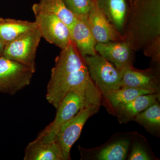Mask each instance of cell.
Returning a JSON list of instances; mask_svg holds the SVG:
<instances>
[{
	"mask_svg": "<svg viewBox=\"0 0 160 160\" xmlns=\"http://www.w3.org/2000/svg\"><path fill=\"white\" fill-rule=\"evenodd\" d=\"M84 58L71 42L55 59L46 98L55 109L71 89L91 81Z\"/></svg>",
	"mask_w": 160,
	"mask_h": 160,
	"instance_id": "6da1fadb",
	"label": "cell"
},
{
	"mask_svg": "<svg viewBox=\"0 0 160 160\" xmlns=\"http://www.w3.org/2000/svg\"><path fill=\"white\" fill-rule=\"evenodd\" d=\"M122 35L134 52L160 42V0H132Z\"/></svg>",
	"mask_w": 160,
	"mask_h": 160,
	"instance_id": "7a4b0ae2",
	"label": "cell"
},
{
	"mask_svg": "<svg viewBox=\"0 0 160 160\" xmlns=\"http://www.w3.org/2000/svg\"><path fill=\"white\" fill-rule=\"evenodd\" d=\"M102 95L92 80L71 89L57 108L54 120L40 132L38 137L54 141L59 129L64 123L82 109L102 105Z\"/></svg>",
	"mask_w": 160,
	"mask_h": 160,
	"instance_id": "3957f363",
	"label": "cell"
},
{
	"mask_svg": "<svg viewBox=\"0 0 160 160\" xmlns=\"http://www.w3.org/2000/svg\"><path fill=\"white\" fill-rule=\"evenodd\" d=\"M89 76L102 95L121 87V73L98 53L84 58Z\"/></svg>",
	"mask_w": 160,
	"mask_h": 160,
	"instance_id": "277c9868",
	"label": "cell"
},
{
	"mask_svg": "<svg viewBox=\"0 0 160 160\" xmlns=\"http://www.w3.org/2000/svg\"><path fill=\"white\" fill-rule=\"evenodd\" d=\"M101 105L89 106L80 110L61 126L55 138L62 160H69L70 150L80 137L83 127L89 118L98 112Z\"/></svg>",
	"mask_w": 160,
	"mask_h": 160,
	"instance_id": "5b68a950",
	"label": "cell"
},
{
	"mask_svg": "<svg viewBox=\"0 0 160 160\" xmlns=\"http://www.w3.org/2000/svg\"><path fill=\"white\" fill-rule=\"evenodd\" d=\"M34 72L5 57H0V92L11 95L29 86Z\"/></svg>",
	"mask_w": 160,
	"mask_h": 160,
	"instance_id": "8992f818",
	"label": "cell"
},
{
	"mask_svg": "<svg viewBox=\"0 0 160 160\" xmlns=\"http://www.w3.org/2000/svg\"><path fill=\"white\" fill-rule=\"evenodd\" d=\"M38 27L5 46L3 56L29 67L34 72L36 57L42 38Z\"/></svg>",
	"mask_w": 160,
	"mask_h": 160,
	"instance_id": "52a82bcc",
	"label": "cell"
},
{
	"mask_svg": "<svg viewBox=\"0 0 160 160\" xmlns=\"http://www.w3.org/2000/svg\"><path fill=\"white\" fill-rule=\"evenodd\" d=\"M42 38L48 42L65 49L72 42L69 27L55 15L44 12H33Z\"/></svg>",
	"mask_w": 160,
	"mask_h": 160,
	"instance_id": "ba28073f",
	"label": "cell"
},
{
	"mask_svg": "<svg viewBox=\"0 0 160 160\" xmlns=\"http://www.w3.org/2000/svg\"><path fill=\"white\" fill-rule=\"evenodd\" d=\"M95 49L119 71L133 66L134 51L125 41L98 42Z\"/></svg>",
	"mask_w": 160,
	"mask_h": 160,
	"instance_id": "9c48e42d",
	"label": "cell"
},
{
	"mask_svg": "<svg viewBox=\"0 0 160 160\" xmlns=\"http://www.w3.org/2000/svg\"><path fill=\"white\" fill-rule=\"evenodd\" d=\"M89 28L98 42L122 41V35L109 22L94 0L87 16Z\"/></svg>",
	"mask_w": 160,
	"mask_h": 160,
	"instance_id": "30bf717a",
	"label": "cell"
},
{
	"mask_svg": "<svg viewBox=\"0 0 160 160\" xmlns=\"http://www.w3.org/2000/svg\"><path fill=\"white\" fill-rule=\"evenodd\" d=\"M120 72L122 77L121 87L128 86L160 93L159 75L154 69L139 70L133 66L123 69Z\"/></svg>",
	"mask_w": 160,
	"mask_h": 160,
	"instance_id": "8fae6325",
	"label": "cell"
},
{
	"mask_svg": "<svg viewBox=\"0 0 160 160\" xmlns=\"http://www.w3.org/2000/svg\"><path fill=\"white\" fill-rule=\"evenodd\" d=\"M70 29L72 42L84 58L97 54L95 49L97 42L90 30L87 17H77Z\"/></svg>",
	"mask_w": 160,
	"mask_h": 160,
	"instance_id": "7c38bea8",
	"label": "cell"
},
{
	"mask_svg": "<svg viewBox=\"0 0 160 160\" xmlns=\"http://www.w3.org/2000/svg\"><path fill=\"white\" fill-rule=\"evenodd\" d=\"M160 93L142 95L126 103L119 104L112 108L118 120L121 123H127L133 121L135 117L158 101Z\"/></svg>",
	"mask_w": 160,
	"mask_h": 160,
	"instance_id": "4fadbf2b",
	"label": "cell"
},
{
	"mask_svg": "<svg viewBox=\"0 0 160 160\" xmlns=\"http://www.w3.org/2000/svg\"><path fill=\"white\" fill-rule=\"evenodd\" d=\"M24 160H62V158L55 141L37 137L26 146Z\"/></svg>",
	"mask_w": 160,
	"mask_h": 160,
	"instance_id": "5bb4252c",
	"label": "cell"
},
{
	"mask_svg": "<svg viewBox=\"0 0 160 160\" xmlns=\"http://www.w3.org/2000/svg\"><path fill=\"white\" fill-rule=\"evenodd\" d=\"M97 4L109 22L122 34L129 3L127 0H96Z\"/></svg>",
	"mask_w": 160,
	"mask_h": 160,
	"instance_id": "9a60e30c",
	"label": "cell"
},
{
	"mask_svg": "<svg viewBox=\"0 0 160 160\" xmlns=\"http://www.w3.org/2000/svg\"><path fill=\"white\" fill-rule=\"evenodd\" d=\"M37 27L35 21L0 18V40L6 45Z\"/></svg>",
	"mask_w": 160,
	"mask_h": 160,
	"instance_id": "2e32d148",
	"label": "cell"
},
{
	"mask_svg": "<svg viewBox=\"0 0 160 160\" xmlns=\"http://www.w3.org/2000/svg\"><path fill=\"white\" fill-rule=\"evenodd\" d=\"M32 9L33 12H44L55 15L65 23L69 29L77 18L62 0H40L38 2L32 5Z\"/></svg>",
	"mask_w": 160,
	"mask_h": 160,
	"instance_id": "e0dca14e",
	"label": "cell"
},
{
	"mask_svg": "<svg viewBox=\"0 0 160 160\" xmlns=\"http://www.w3.org/2000/svg\"><path fill=\"white\" fill-rule=\"evenodd\" d=\"M133 121L138 123L151 134L158 136L160 131L159 101L139 113Z\"/></svg>",
	"mask_w": 160,
	"mask_h": 160,
	"instance_id": "ac0fdd59",
	"label": "cell"
},
{
	"mask_svg": "<svg viewBox=\"0 0 160 160\" xmlns=\"http://www.w3.org/2000/svg\"><path fill=\"white\" fill-rule=\"evenodd\" d=\"M156 92L152 90L137 89L128 86H122L118 89L108 92L103 97L107 101L112 108L119 104L131 102L142 95Z\"/></svg>",
	"mask_w": 160,
	"mask_h": 160,
	"instance_id": "d6986e66",
	"label": "cell"
},
{
	"mask_svg": "<svg viewBox=\"0 0 160 160\" xmlns=\"http://www.w3.org/2000/svg\"><path fill=\"white\" fill-rule=\"evenodd\" d=\"M130 143V140L126 138L115 142L101 149L96 158L100 160H126Z\"/></svg>",
	"mask_w": 160,
	"mask_h": 160,
	"instance_id": "ffe728a7",
	"label": "cell"
},
{
	"mask_svg": "<svg viewBox=\"0 0 160 160\" xmlns=\"http://www.w3.org/2000/svg\"><path fill=\"white\" fill-rule=\"evenodd\" d=\"M77 17H87L94 0H62Z\"/></svg>",
	"mask_w": 160,
	"mask_h": 160,
	"instance_id": "44dd1931",
	"label": "cell"
},
{
	"mask_svg": "<svg viewBox=\"0 0 160 160\" xmlns=\"http://www.w3.org/2000/svg\"><path fill=\"white\" fill-rule=\"evenodd\" d=\"M129 160H151L144 146L138 142H136L132 146L131 152L129 154Z\"/></svg>",
	"mask_w": 160,
	"mask_h": 160,
	"instance_id": "7402d4cb",
	"label": "cell"
},
{
	"mask_svg": "<svg viewBox=\"0 0 160 160\" xmlns=\"http://www.w3.org/2000/svg\"><path fill=\"white\" fill-rule=\"evenodd\" d=\"M6 44L0 40V57L2 56Z\"/></svg>",
	"mask_w": 160,
	"mask_h": 160,
	"instance_id": "603a6c76",
	"label": "cell"
},
{
	"mask_svg": "<svg viewBox=\"0 0 160 160\" xmlns=\"http://www.w3.org/2000/svg\"><path fill=\"white\" fill-rule=\"evenodd\" d=\"M132 0H128V2H129V4H130V3L132 2Z\"/></svg>",
	"mask_w": 160,
	"mask_h": 160,
	"instance_id": "cb8c5ba5",
	"label": "cell"
}]
</instances>
